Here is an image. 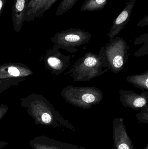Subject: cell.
Returning <instances> with one entry per match:
<instances>
[{"label":"cell","mask_w":148,"mask_h":149,"mask_svg":"<svg viewBox=\"0 0 148 149\" xmlns=\"http://www.w3.org/2000/svg\"><path fill=\"white\" fill-rule=\"evenodd\" d=\"M32 73V71L23 64H7L0 66V80L24 78L31 75Z\"/></svg>","instance_id":"ba28073f"},{"label":"cell","mask_w":148,"mask_h":149,"mask_svg":"<svg viewBox=\"0 0 148 149\" xmlns=\"http://www.w3.org/2000/svg\"><path fill=\"white\" fill-rule=\"evenodd\" d=\"M118 149H130L129 146L125 143H121L119 145Z\"/></svg>","instance_id":"7402d4cb"},{"label":"cell","mask_w":148,"mask_h":149,"mask_svg":"<svg viewBox=\"0 0 148 149\" xmlns=\"http://www.w3.org/2000/svg\"><path fill=\"white\" fill-rule=\"evenodd\" d=\"M7 1V0H0V16L1 15L3 10L4 5H5Z\"/></svg>","instance_id":"44dd1931"},{"label":"cell","mask_w":148,"mask_h":149,"mask_svg":"<svg viewBox=\"0 0 148 149\" xmlns=\"http://www.w3.org/2000/svg\"><path fill=\"white\" fill-rule=\"evenodd\" d=\"M148 24V16L147 15L144 17L141 20H140L137 26L138 27H143L147 26Z\"/></svg>","instance_id":"ac0fdd59"},{"label":"cell","mask_w":148,"mask_h":149,"mask_svg":"<svg viewBox=\"0 0 148 149\" xmlns=\"http://www.w3.org/2000/svg\"><path fill=\"white\" fill-rule=\"evenodd\" d=\"M108 70L104 67L99 55L88 52L79 58L65 75H68L75 82L89 81L94 78L103 75Z\"/></svg>","instance_id":"7a4b0ae2"},{"label":"cell","mask_w":148,"mask_h":149,"mask_svg":"<svg viewBox=\"0 0 148 149\" xmlns=\"http://www.w3.org/2000/svg\"><path fill=\"white\" fill-rule=\"evenodd\" d=\"M91 38L89 31L74 28L57 32L51 40L59 49L71 53H76L78 47L88 43Z\"/></svg>","instance_id":"277c9868"},{"label":"cell","mask_w":148,"mask_h":149,"mask_svg":"<svg viewBox=\"0 0 148 149\" xmlns=\"http://www.w3.org/2000/svg\"><path fill=\"white\" fill-rule=\"evenodd\" d=\"M108 3V0H85L80 11H95L104 8Z\"/></svg>","instance_id":"7c38bea8"},{"label":"cell","mask_w":148,"mask_h":149,"mask_svg":"<svg viewBox=\"0 0 148 149\" xmlns=\"http://www.w3.org/2000/svg\"><path fill=\"white\" fill-rule=\"evenodd\" d=\"M8 107L6 106L0 107V120L4 116L8 110Z\"/></svg>","instance_id":"d6986e66"},{"label":"cell","mask_w":148,"mask_h":149,"mask_svg":"<svg viewBox=\"0 0 148 149\" xmlns=\"http://www.w3.org/2000/svg\"><path fill=\"white\" fill-rule=\"evenodd\" d=\"M44 0H29L25 10L24 21L30 22L35 18L36 14Z\"/></svg>","instance_id":"4fadbf2b"},{"label":"cell","mask_w":148,"mask_h":149,"mask_svg":"<svg viewBox=\"0 0 148 149\" xmlns=\"http://www.w3.org/2000/svg\"><path fill=\"white\" fill-rule=\"evenodd\" d=\"M47 57L48 68L56 75L64 72L70 65V56L63 55L56 45L49 52Z\"/></svg>","instance_id":"5b68a950"},{"label":"cell","mask_w":148,"mask_h":149,"mask_svg":"<svg viewBox=\"0 0 148 149\" xmlns=\"http://www.w3.org/2000/svg\"><path fill=\"white\" fill-rule=\"evenodd\" d=\"M29 0H14L12 9V18L16 32L21 31L24 22L25 10Z\"/></svg>","instance_id":"9c48e42d"},{"label":"cell","mask_w":148,"mask_h":149,"mask_svg":"<svg viewBox=\"0 0 148 149\" xmlns=\"http://www.w3.org/2000/svg\"><path fill=\"white\" fill-rule=\"evenodd\" d=\"M126 79L129 83L142 91L148 90V70L142 74L128 75Z\"/></svg>","instance_id":"8fae6325"},{"label":"cell","mask_w":148,"mask_h":149,"mask_svg":"<svg viewBox=\"0 0 148 149\" xmlns=\"http://www.w3.org/2000/svg\"><path fill=\"white\" fill-rule=\"evenodd\" d=\"M148 106L143 107L141 109V111L136 116L141 120H148Z\"/></svg>","instance_id":"e0dca14e"},{"label":"cell","mask_w":148,"mask_h":149,"mask_svg":"<svg viewBox=\"0 0 148 149\" xmlns=\"http://www.w3.org/2000/svg\"><path fill=\"white\" fill-rule=\"evenodd\" d=\"M23 78H12L0 80V93H2L12 85H17L18 83L24 80Z\"/></svg>","instance_id":"9a60e30c"},{"label":"cell","mask_w":148,"mask_h":149,"mask_svg":"<svg viewBox=\"0 0 148 149\" xmlns=\"http://www.w3.org/2000/svg\"><path fill=\"white\" fill-rule=\"evenodd\" d=\"M8 144L6 142H0V149L2 148L3 147H4L6 144Z\"/></svg>","instance_id":"603a6c76"},{"label":"cell","mask_w":148,"mask_h":149,"mask_svg":"<svg viewBox=\"0 0 148 149\" xmlns=\"http://www.w3.org/2000/svg\"><path fill=\"white\" fill-rule=\"evenodd\" d=\"M44 104L39 109L37 108L33 107L32 113L40 123L50 124L54 120V113L56 111L52 105L46 100Z\"/></svg>","instance_id":"30bf717a"},{"label":"cell","mask_w":148,"mask_h":149,"mask_svg":"<svg viewBox=\"0 0 148 149\" xmlns=\"http://www.w3.org/2000/svg\"><path fill=\"white\" fill-rule=\"evenodd\" d=\"M136 1L129 0L126 3V6L114 21L108 34L107 36L110 39L117 36L129 21Z\"/></svg>","instance_id":"52a82bcc"},{"label":"cell","mask_w":148,"mask_h":149,"mask_svg":"<svg viewBox=\"0 0 148 149\" xmlns=\"http://www.w3.org/2000/svg\"><path fill=\"white\" fill-rule=\"evenodd\" d=\"M129 46L124 38L116 36L101 48L98 55L101 58L104 67L115 74L124 70L129 58Z\"/></svg>","instance_id":"6da1fadb"},{"label":"cell","mask_w":148,"mask_h":149,"mask_svg":"<svg viewBox=\"0 0 148 149\" xmlns=\"http://www.w3.org/2000/svg\"><path fill=\"white\" fill-rule=\"evenodd\" d=\"M120 100L123 106L134 110H138L148 106V92L142 91L139 94L132 91L121 90Z\"/></svg>","instance_id":"8992f818"},{"label":"cell","mask_w":148,"mask_h":149,"mask_svg":"<svg viewBox=\"0 0 148 149\" xmlns=\"http://www.w3.org/2000/svg\"><path fill=\"white\" fill-rule=\"evenodd\" d=\"M34 147L35 149H55L43 144H35Z\"/></svg>","instance_id":"ffe728a7"},{"label":"cell","mask_w":148,"mask_h":149,"mask_svg":"<svg viewBox=\"0 0 148 149\" xmlns=\"http://www.w3.org/2000/svg\"><path fill=\"white\" fill-rule=\"evenodd\" d=\"M57 0H44L36 14L35 18L41 16L45 11L50 9Z\"/></svg>","instance_id":"2e32d148"},{"label":"cell","mask_w":148,"mask_h":149,"mask_svg":"<svg viewBox=\"0 0 148 149\" xmlns=\"http://www.w3.org/2000/svg\"><path fill=\"white\" fill-rule=\"evenodd\" d=\"M61 95L69 104L83 109H89L99 104L104 97L103 92L96 87L72 85L63 88Z\"/></svg>","instance_id":"3957f363"},{"label":"cell","mask_w":148,"mask_h":149,"mask_svg":"<svg viewBox=\"0 0 148 149\" xmlns=\"http://www.w3.org/2000/svg\"><path fill=\"white\" fill-rule=\"evenodd\" d=\"M79 0H62L56 12V16L63 15L71 9Z\"/></svg>","instance_id":"5bb4252c"}]
</instances>
